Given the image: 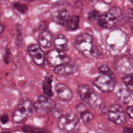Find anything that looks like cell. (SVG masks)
<instances>
[{"label": "cell", "instance_id": "cell-16", "mask_svg": "<svg viewBox=\"0 0 133 133\" xmlns=\"http://www.w3.org/2000/svg\"><path fill=\"white\" fill-rule=\"evenodd\" d=\"M53 42V35L51 32L47 31H43L39 35L38 38V45L40 48H50Z\"/></svg>", "mask_w": 133, "mask_h": 133}, {"label": "cell", "instance_id": "cell-10", "mask_svg": "<svg viewBox=\"0 0 133 133\" xmlns=\"http://www.w3.org/2000/svg\"><path fill=\"white\" fill-rule=\"evenodd\" d=\"M47 61L49 65L56 68L64 64L70 63V58L64 51L54 49L47 53Z\"/></svg>", "mask_w": 133, "mask_h": 133}, {"label": "cell", "instance_id": "cell-7", "mask_svg": "<svg viewBox=\"0 0 133 133\" xmlns=\"http://www.w3.org/2000/svg\"><path fill=\"white\" fill-rule=\"evenodd\" d=\"M32 105L36 112L43 114L50 112L56 107L54 100L45 95L39 96Z\"/></svg>", "mask_w": 133, "mask_h": 133}, {"label": "cell", "instance_id": "cell-4", "mask_svg": "<svg viewBox=\"0 0 133 133\" xmlns=\"http://www.w3.org/2000/svg\"><path fill=\"white\" fill-rule=\"evenodd\" d=\"M33 105L31 100L27 97H23L18 104V106L14 110L12 118L14 123H23L32 113Z\"/></svg>", "mask_w": 133, "mask_h": 133}, {"label": "cell", "instance_id": "cell-31", "mask_svg": "<svg viewBox=\"0 0 133 133\" xmlns=\"http://www.w3.org/2000/svg\"><path fill=\"white\" fill-rule=\"evenodd\" d=\"M123 133H133V130L132 128H130V127H126L123 130Z\"/></svg>", "mask_w": 133, "mask_h": 133}, {"label": "cell", "instance_id": "cell-21", "mask_svg": "<svg viewBox=\"0 0 133 133\" xmlns=\"http://www.w3.org/2000/svg\"><path fill=\"white\" fill-rule=\"evenodd\" d=\"M52 83L53 79L51 77H46L43 82L42 89L45 96L50 97L53 96V90H52Z\"/></svg>", "mask_w": 133, "mask_h": 133}, {"label": "cell", "instance_id": "cell-26", "mask_svg": "<svg viewBox=\"0 0 133 133\" xmlns=\"http://www.w3.org/2000/svg\"><path fill=\"white\" fill-rule=\"evenodd\" d=\"M101 14H100L98 10H91L88 14V19L91 21V22H96V21H98L99 19L100 16Z\"/></svg>", "mask_w": 133, "mask_h": 133}, {"label": "cell", "instance_id": "cell-12", "mask_svg": "<svg viewBox=\"0 0 133 133\" xmlns=\"http://www.w3.org/2000/svg\"><path fill=\"white\" fill-rule=\"evenodd\" d=\"M55 92L58 98L63 102H70L74 97L71 88L64 83H58L55 86Z\"/></svg>", "mask_w": 133, "mask_h": 133}, {"label": "cell", "instance_id": "cell-2", "mask_svg": "<svg viewBox=\"0 0 133 133\" xmlns=\"http://www.w3.org/2000/svg\"><path fill=\"white\" fill-rule=\"evenodd\" d=\"M78 92L82 100L91 109L94 110L99 109L102 104V98L90 86L80 84L78 87Z\"/></svg>", "mask_w": 133, "mask_h": 133}, {"label": "cell", "instance_id": "cell-11", "mask_svg": "<svg viewBox=\"0 0 133 133\" xmlns=\"http://www.w3.org/2000/svg\"><path fill=\"white\" fill-rule=\"evenodd\" d=\"M27 51L35 64L38 66H44L45 61V53L38 44H32L29 45Z\"/></svg>", "mask_w": 133, "mask_h": 133}, {"label": "cell", "instance_id": "cell-13", "mask_svg": "<svg viewBox=\"0 0 133 133\" xmlns=\"http://www.w3.org/2000/svg\"><path fill=\"white\" fill-rule=\"evenodd\" d=\"M132 63L129 58L127 57H122L116 62L115 70L119 74H123L125 75L132 74Z\"/></svg>", "mask_w": 133, "mask_h": 133}, {"label": "cell", "instance_id": "cell-5", "mask_svg": "<svg viewBox=\"0 0 133 133\" xmlns=\"http://www.w3.org/2000/svg\"><path fill=\"white\" fill-rule=\"evenodd\" d=\"M128 42V35L120 29L110 31L106 38V43L110 49L115 52H119L123 49Z\"/></svg>", "mask_w": 133, "mask_h": 133}, {"label": "cell", "instance_id": "cell-18", "mask_svg": "<svg viewBox=\"0 0 133 133\" xmlns=\"http://www.w3.org/2000/svg\"><path fill=\"white\" fill-rule=\"evenodd\" d=\"M53 44L57 50L64 52L68 49V40L64 35L62 34L57 35L53 40Z\"/></svg>", "mask_w": 133, "mask_h": 133}, {"label": "cell", "instance_id": "cell-20", "mask_svg": "<svg viewBox=\"0 0 133 133\" xmlns=\"http://www.w3.org/2000/svg\"><path fill=\"white\" fill-rule=\"evenodd\" d=\"M80 23V18L79 16L73 15L70 16V18L66 23V27L68 31H74L79 28Z\"/></svg>", "mask_w": 133, "mask_h": 133}, {"label": "cell", "instance_id": "cell-14", "mask_svg": "<svg viewBox=\"0 0 133 133\" xmlns=\"http://www.w3.org/2000/svg\"><path fill=\"white\" fill-rule=\"evenodd\" d=\"M78 66L77 65L71 63L64 64L61 65L54 68V72L58 75H73L78 71Z\"/></svg>", "mask_w": 133, "mask_h": 133}, {"label": "cell", "instance_id": "cell-34", "mask_svg": "<svg viewBox=\"0 0 133 133\" xmlns=\"http://www.w3.org/2000/svg\"><path fill=\"white\" fill-rule=\"evenodd\" d=\"M72 133H81V132H79V131H74V132H73Z\"/></svg>", "mask_w": 133, "mask_h": 133}, {"label": "cell", "instance_id": "cell-3", "mask_svg": "<svg viewBox=\"0 0 133 133\" xmlns=\"http://www.w3.org/2000/svg\"><path fill=\"white\" fill-rule=\"evenodd\" d=\"M122 9L119 6H112L107 12L101 14L97 23L101 28H112L122 19Z\"/></svg>", "mask_w": 133, "mask_h": 133}, {"label": "cell", "instance_id": "cell-35", "mask_svg": "<svg viewBox=\"0 0 133 133\" xmlns=\"http://www.w3.org/2000/svg\"><path fill=\"white\" fill-rule=\"evenodd\" d=\"M0 13H1V9H0Z\"/></svg>", "mask_w": 133, "mask_h": 133}, {"label": "cell", "instance_id": "cell-22", "mask_svg": "<svg viewBox=\"0 0 133 133\" xmlns=\"http://www.w3.org/2000/svg\"><path fill=\"white\" fill-rule=\"evenodd\" d=\"M22 131L25 133H49L46 129L27 125H25L22 127Z\"/></svg>", "mask_w": 133, "mask_h": 133}, {"label": "cell", "instance_id": "cell-9", "mask_svg": "<svg viewBox=\"0 0 133 133\" xmlns=\"http://www.w3.org/2000/svg\"><path fill=\"white\" fill-rule=\"evenodd\" d=\"M79 123V118L74 113L62 114L58 120V127L61 130L71 132Z\"/></svg>", "mask_w": 133, "mask_h": 133}, {"label": "cell", "instance_id": "cell-23", "mask_svg": "<svg viewBox=\"0 0 133 133\" xmlns=\"http://www.w3.org/2000/svg\"><path fill=\"white\" fill-rule=\"evenodd\" d=\"M132 79V74L125 75L123 78H122V81H123V83H124V84L126 86V87H127V89L128 90H129L131 93H132L133 91Z\"/></svg>", "mask_w": 133, "mask_h": 133}, {"label": "cell", "instance_id": "cell-19", "mask_svg": "<svg viewBox=\"0 0 133 133\" xmlns=\"http://www.w3.org/2000/svg\"><path fill=\"white\" fill-rule=\"evenodd\" d=\"M116 97L118 101L124 105L129 104L132 99V93L125 88H120L116 93Z\"/></svg>", "mask_w": 133, "mask_h": 133}, {"label": "cell", "instance_id": "cell-25", "mask_svg": "<svg viewBox=\"0 0 133 133\" xmlns=\"http://www.w3.org/2000/svg\"><path fill=\"white\" fill-rule=\"evenodd\" d=\"M12 6L14 9H16L17 11L20 12L21 14H25L27 12V10H28L27 5L23 3H22L14 2L13 3Z\"/></svg>", "mask_w": 133, "mask_h": 133}, {"label": "cell", "instance_id": "cell-6", "mask_svg": "<svg viewBox=\"0 0 133 133\" xmlns=\"http://www.w3.org/2000/svg\"><path fill=\"white\" fill-rule=\"evenodd\" d=\"M116 83V78L114 73L101 74L94 81V85L104 93H110L112 92Z\"/></svg>", "mask_w": 133, "mask_h": 133}, {"label": "cell", "instance_id": "cell-15", "mask_svg": "<svg viewBox=\"0 0 133 133\" xmlns=\"http://www.w3.org/2000/svg\"><path fill=\"white\" fill-rule=\"evenodd\" d=\"M70 17V12L66 9H61L55 12L52 14L53 22L61 26H64Z\"/></svg>", "mask_w": 133, "mask_h": 133}, {"label": "cell", "instance_id": "cell-33", "mask_svg": "<svg viewBox=\"0 0 133 133\" xmlns=\"http://www.w3.org/2000/svg\"><path fill=\"white\" fill-rule=\"evenodd\" d=\"M1 133H12V132H9V131H3V132H1Z\"/></svg>", "mask_w": 133, "mask_h": 133}, {"label": "cell", "instance_id": "cell-24", "mask_svg": "<svg viewBox=\"0 0 133 133\" xmlns=\"http://www.w3.org/2000/svg\"><path fill=\"white\" fill-rule=\"evenodd\" d=\"M16 44L17 46L22 45L23 42V36H22V27L21 25H17L16 27Z\"/></svg>", "mask_w": 133, "mask_h": 133}, {"label": "cell", "instance_id": "cell-28", "mask_svg": "<svg viewBox=\"0 0 133 133\" xmlns=\"http://www.w3.org/2000/svg\"><path fill=\"white\" fill-rule=\"evenodd\" d=\"M10 56H11V53H10V50L9 48H5V55H4V61L6 64L9 63L10 59Z\"/></svg>", "mask_w": 133, "mask_h": 133}, {"label": "cell", "instance_id": "cell-27", "mask_svg": "<svg viewBox=\"0 0 133 133\" xmlns=\"http://www.w3.org/2000/svg\"><path fill=\"white\" fill-rule=\"evenodd\" d=\"M98 71L101 74H107L112 72L110 68L105 64H103L98 68Z\"/></svg>", "mask_w": 133, "mask_h": 133}, {"label": "cell", "instance_id": "cell-30", "mask_svg": "<svg viewBox=\"0 0 133 133\" xmlns=\"http://www.w3.org/2000/svg\"><path fill=\"white\" fill-rule=\"evenodd\" d=\"M132 109H133V107H132V105H131V106H129L127 108V109H126V112H127V114L129 116V117L131 119H133Z\"/></svg>", "mask_w": 133, "mask_h": 133}, {"label": "cell", "instance_id": "cell-1", "mask_svg": "<svg viewBox=\"0 0 133 133\" xmlns=\"http://www.w3.org/2000/svg\"><path fill=\"white\" fill-rule=\"evenodd\" d=\"M75 48L80 54L90 59L97 58L101 54L94 45L92 35L87 32H83L77 36L75 42Z\"/></svg>", "mask_w": 133, "mask_h": 133}, {"label": "cell", "instance_id": "cell-8", "mask_svg": "<svg viewBox=\"0 0 133 133\" xmlns=\"http://www.w3.org/2000/svg\"><path fill=\"white\" fill-rule=\"evenodd\" d=\"M107 117L110 122L118 125H123L126 122L125 114L123 108L117 103L110 105L107 112Z\"/></svg>", "mask_w": 133, "mask_h": 133}, {"label": "cell", "instance_id": "cell-17", "mask_svg": "<svg viewBox=\"0 0 133 133\" xmlns=\"http://www.w3.org/2000/svg\"><path fill=\"white\" fill-rule=\"evenodd\" d=\"M76 110L80 116L81 119L85 124L90 123L94 119L93 114L87 109V107L84 104H79L76 107Z\"/></svg>", "mask_w": 133, "mask_h": 133}, {"label": "cell", "instance_id": "cell-32", "mask_svg": "<svg viewBox=\"0 0 133 133\" xmlns=\"http://www.w3.org/2000/svg\"><path fill=\"white\" fill-rule=\"evenodd\" d=\"M5 31V26L2 24V23H0V35L3 33Z\"/></svg>", "mask_w": 133, "mask_h": 133}, {"label": "cell", "instance_id": "cell-29", "mask_svg": "<svg viewBox=\"0 0 133 133\" xmlns=\"http://www.w3.org/2000/svg\"><path fill=\"white\" fill-rule=\"evenodd\" d=\"M9 121V116L6 114H4L0 117V122H1L2 124H6Z\"/></svg>", "mask_w": 133, "mask_h": 133}]
</instances>
